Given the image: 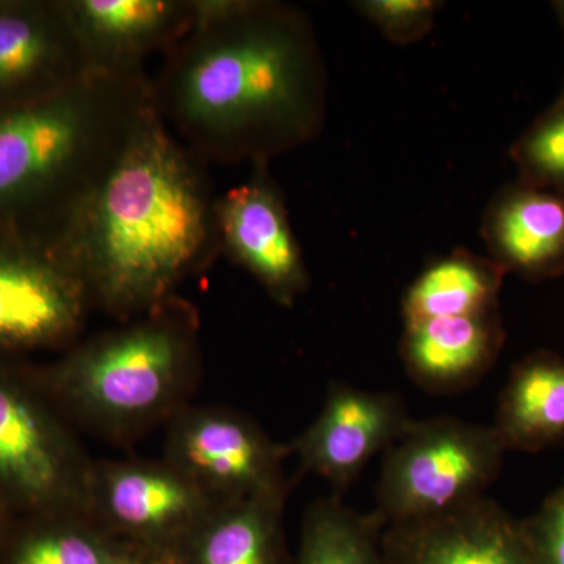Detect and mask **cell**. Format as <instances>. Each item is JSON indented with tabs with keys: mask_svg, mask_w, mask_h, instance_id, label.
Here are the masks:
<instances>
[{
	"mask_svg": "<svg viewBox=\"0 0 564 564\" xmlns=\"http://www.w3.org/2000/svg\"><path fill=\"white\" fill-rule=\"evenodd\" d=\"M152 99L204 162L270 165L321 135L328 76L313 22L274 0H196Z\"/></svg>",
	"mask_w": 564,
	"mask_h": 564,
	"instance_id": "6da1fadb",
	"label": "cell"
},
{
	"mask_svg": "<svg viewBox=\"0 0 564 564\" xmlns=\"http://www.w3.org/2000/svg\"><path fill=\"white\" fill-rule=\"evenodd\" d=\"M217 196L199 159L152 107L58 237L93 306L121 323L177 296L221 254Z\"/></svg>",
	"mask_w": 564,
	"mask_h": 564,
	"instance_id": "7a4b0ae2",
	"label": "cell"
},
{
	"mask_svg": "<svg viewBox=\"0 0 564 564\" xmlns=\"http://www.w3.org/2000/svg\"><path fill=\"white\" fill-rule=\"evenodd\" d=\"M152 107L147 73H87L0 111V228L55 247Z\"/></svg>",
	"mask_w": 564,
	"mask_h": 564,
	"instance_id": "3957f363",
	"label": "cell"
},
{
	"mask_svg": "<svg viewBox=\"0 0 564 564\" xmlns=\"http://www.w3.org/2000/svg\"><path fill=\"white\" fill-rule=\"evenodd\" d=\"M77 429L110 443L139 440L187 406L199 375V315L180 295L40 366Z\"/></svg>",
	"mask_w": 564,
	"mask_h": 564,
	"instance_id": "277c9868",
	"label": "cell"
},
{
	"mask_svg": "<svg viewBox=\"0 0 564 564\" xmlns=\"http://www.w3.org/2000/svg\"><path fill=\"white\" fill-rule=\"evenodd\" d=\"M95 459L28 358H0V510L90 513Z\"/></svg>",
	"mask_w": 564,
	"mask_h": 564,
	"instance_id": "5b68a950",
	"label": "cell"
},
{
	"mask_svg": "<svg viewBox=\"0 0 564 564\" xmlns=\"http://www.w3.org/2000/svg\"><path fill=\"white\" fill-rule=\"evenodd\" d=\"M505 454L492 425L451 415L413 421L383 454L372 513L388 529L480 499L502 473Z\"/></svg>",
	"mask_w": 564,
	"mask_h": 564,
	"instance_id": "8992f818",
	"label": "cell"
},
{
	"mask_svg": "<svg viewBox=\"0 0 564 564\" xmlns=\"http://www.w3.org/2000/svg\"><path fill=\"white\" fill-rule=\"evenodd\" d=\"M91 310L87 285L57 248L0 228V358L68 350Z\"/></svg>",
	"mask_w": 564,
	"mask_h": 564,
	"instance_id": "52a82bcc",
	"label": "cell"
},
{
	"mask_svg": "<svg viewBox=\"0 0 564 564\" xmlns=\"http://www.w3.org/2000/svg\"><path fill=\"white\" fill-rule=\"evenodd\" d=\"M289 444L269 436L258 422L220 406H185L169 422L165 455L217 505L285 497L291 480L284 463Z\"/></svg>",
	"mask_w": 564,
	"mask_h": 564,
	"instance_id": "ba28073f",
	"label": "cell"
},
{
	"mask_svg": "<svg viewBox=\"0 0 564 564\" xmlns=\"http://www.w3.org/2000/svg\"><path fill=\"white\" fill-rule=\"evenodd\" d=\"M217 507L163 458L95 462L93 467L91 518L151 558L173 562Z\"/></svg>",
	"mask_w": 564,
	"mask_h": 564,
	"instance_id": "9c48e42d",
	"label": "cell"
},
{
	"mask_svg": "<svg viewBox=\"0 0 564 564\" xmlns=\"http://www.w3.org/2000/svg\"><path fill=\"white\" fill-rule=\"evenodd\" d=\"M221 254L251 274L274 303L291 307L310 289L302 247L269 165L252 166L243 184L215 203Z\"/></svg>",
	"mask_w": 564,
	"mask_h": 564,
	"instance_id": "30bf717a",
	"label": "cell"
},
{
	"mask_svg": "<svg viewBox=\"0 0 564 564\" xmlns=\"http://www.w3.org/2000/svg\"><path fill=\"white\" fill-rule=\"evenodd\" d=\"M413 422L402 395L329 386L314 422L289 444L303 470L347 491L378 454H384Z\"/></svg>",
	"mask_w": 564,
	"mask_h": 564,
	"instance_id": "8fae6325",
	"label": "cell"
},
{
	"mask_svg": "<svg viewBox=\"0 0 564 564\" xmlns=\"http://www.w3.org/2000/svg\"><path fill=\"white\" fill-rule=\"evenodd\" d=\"M88 73H144L191 31L196 0H63Z\"/></svg>",
	"mask_w": 564,
	"mask_h": 564,
	"instance_id": "7c38bea8",
	"label": "cell"
},
{
	"mask_svg": "<svg viewBox=\"0 0 564 564\" xmlns=\"http://www.w3.org/2000/svg\"><path fill=\"white\" fill-rule=\"evenodd\" d=\"M63 0H0V111L87 74Z\"/></svg>",
	"mask_w": 564,
	"mask_h": 564,
	"instance_id": "4fadbf2b",
	"label": "cell"
},
{
	"mask_svg": "<svg viewBox=\"0 0 564 564\" xmlns=\"http://www.w3.org/2000/svg\"><path fill=\"white\" fill-rule=\"evenodd\" d=\"M384 564H540L521 521L484 496L384 529Z\"/></svg>",
	"mask_w": 564,
	"mask_h": 564,
	"instance_id": "5bb4252c",
	"label": "cell"
},
{
	"mask_svg": "<svg viewBox=\"0 0 564 564\" xmlns=\"http://www.w3.org/2000/svg\"><path fill=\"white\" fill-rule=\"evenodd\" d=\"M503 345L499 311L404 323L400 352L408 375L432 393L464 391L491 369Z\"/></svg>",
	"mask_w": 564,
	"mask_h": 564,
	"instance_id": "9a60e30c",
	"label": "cell"
},
{
	"mask_svg": "<svg viewBox=\"0 0 564 564\" xmlns=\"http://www.w3.org/2000/svg\"><path fill=\"white\" fill-rule=\"evenodd\" d=\"M481 236L503 272H555L564 263V198L536 188L505 192L486 210Z\"/></svg>",
	"mask_w": 564,
	"mask_h": 564,
	"instance_id": "2e32d148",
	"label": "cell"
},
{
	"mask_svg": "<svg viewBox=\"0 0 564 564\" xmlns=\"http://www.w3.org/2000/svg\"><path fill=\"white\" fill-rule=\"evenodd\" d=\"M492 429L507 452L534 454L564 444V359L540 351L519 362Z\"/></svg>",
	"mask_w": 564,
	"mask_h": 564,
	"instance_id": "e0dca14e",
	"label": "cell"
},
{
	"mask_svg": "<svg viewBox=\"0 0 564 564\" xmlns=\"http://www.w3.org/2000/svg\"><path fill=\"white\" fill-rule=\"evenodd\" d=\"M285 497L220 505L174 556L173 564H291Z\"/></svg>",
	"mask_w": 564,
	"mask_h": 564,
	"instance_id": "ac0fdd59",
	"label": "cell"
},
{
	"mask_svg": "<svg viewBox=\"0 0 564 564\" xmlns=\"http://www.w3.org/2000/svg\"><path fill=\"white\" fill-rule=\"evenodd\" d=\"M141 555L90 513L11 519L0 536V564H128Z\"/></svg>",
	"mask_w": 564,
	"mask_h": 564,
	"instance_id": "d6986e66",
	"label": "cell"
},
{
	"mask_svg": "<svg viewBox=\"0 0 564 564\" xmlns=\"http://www.w3.org/2000/svg\"><path fill=\"white\" fill-rule=\"evenodd\" d=\"M503 270L492 259L455 250L436 259L404 292V323L469 317L499 311Z\"/></svg>",
	"mask_w": 564,
	"mask_h": 564,
	"instance_id": "ffe728a7",
	"label": "cell"
},
{
	"mask_svg": "<svg viewBox=\"0 0 564 564\" xmlns=\"http://www.w3.org/2000/svg\"><path fill=\"white\" fill-rule=\"evenodd\" d=\"M384 525L373 513H359L340 497L307 508L295 564H384Z\"/></svg>",
	"mask_w": 564,
	"mask_h": 564,
	"instance_id": "44dd1931",
	"label": "cell"
},
{
	"mask_svg": "<svg viewBox=\"0 0 564 564\" xmlns=\"http://www.w3.org/2000/svg\"><path fill=\"white\" fill-rule=\"evenodd\" d=\"M355 9L372 22L386 40L408 46L430 35L443 3L436 0H361L355 3Z\"/></svg>",
	"mask_w": 564,
	"mask_h": 564,
	"instance_id": "7402d4cb",
	"label": "cell"
},
{
	"mask_svg": "<svg viewBox=\"0 0 564 564\" xmlns=\"http://www.w3.org/2000/svg\"><path fill=\"white\" fill-rule=\"evenodd\" d=\"M514 158L530 180L564 187V106L527 133Z\"/></svg>",
	"mask_w": 564,
	"mask_h": 564,
	"instance_id": "603a6c76",
	"label": "cell"
},
{
	"mask_svg": "<svg viewBox=\"0 0 564 564\" xmlns=\"http://www.w3.org/2000/svg\"><path fill=\"white\" fill-rule=\"evenodd\" d=\"M521 524L540 564H564V484Z\"/></svg>",
	"mask_w": 564,
	"mask_h": 564,
	"instance_id": "cb8c5ba5",
	"label": "cell"
},
{
	"mask_svg": "<svg viewBox=\"0 0 564 564\" xmlns=\"http://www.w3.org/2000/svg\"><path fill=\"white\" fill-rule=\"evenodd\" d=\"M128 564H173L172 560L151 558V556H137Z\"/></svg>",
	"mask_w": 564,
	"mask_h": 564,
	"instance_id": "d4e9b609",
	"label": "cell"
},
{
	"mask_svg": "<svg viewBox=\"0 0 564 564\" xmlns=\"http://www.w3.org/2000/svg\"><path fill=\"white\" fill-rule=\"evenodd\" d=\"M9 522L10 519L7 518L2 510H0V536H2L3 530H6V527L9 525Z\"/></svg>",
	"mask_w": 564,
	"mask_h": 564,
	"instance_id": "484cf974",
	"label": "cell"
}]
</instances>
